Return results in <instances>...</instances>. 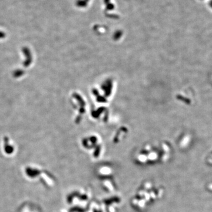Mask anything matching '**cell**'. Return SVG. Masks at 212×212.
I'll use <instances>...</instances> for the list:
<instances>
[{"instance_id":"obj_1","label":"cell","mask_w":212,"mask_h":212,"mask_svg":"<svg viewBox=\"0 0 212 212\" xmlns=\"http://www.w3.org/2000/svg\"><path fill=\"white\" fill-rule=\"evenodd\" d=\"M4 35V34L2 33H0V37H2V36Z\"/></svg>"}]
</instances>
